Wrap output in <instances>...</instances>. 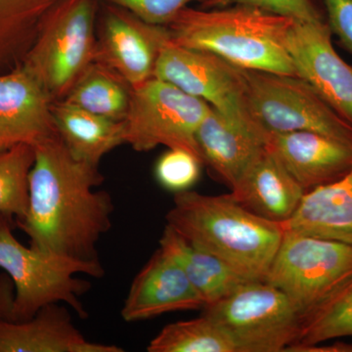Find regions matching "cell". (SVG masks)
<instances>
[{
    "label": "cell",
    "instance_id": "9a60e30c",
    "mask_svg": "<svg viewBox=\"0 0 352 352\" xmlns=\"http://www.w3.org/2000/svg\"><path fill=\"white\" fill-rule=\"evenodd\" d=\"M266 147L305 193L337 182L352 168V146L316 132H268Z\"/></svg>",
    "mask_w": 352,
    "mask_h": 352
},
{
    "label": "cell",
    "instance_id": "6da1fadb",
    "mask_svg": "<svg viewBox=\"0 0 352 352\" xmlns=\"http://www.w3.org/2000/svg\"><path fill=\"white\" fill-rule=\"evenodd\" d=\"M29 208L16 221L30 245L99 261L97 244L110 231L115 206L105 190L99 166L75 159L58 134L34 146Z\"/></svg>",
    "mask_w": 352,
    "mask_h": 352
},
{
    "label": "cell",
    "instance_id": "d4e9b609",
    "mask_svg": "<svg viewBox=\"0 0 352 352\" xmlns=\"http://www.w3.org/2000/svg\"><path fill=\"white\" fill-rule=\"evenodd\" d=\"M351 336L352 278L320 305L303 315L298 340L289 347L315 346Z\"/></svg>",
    "mask_w": 352,
    "mask_h": 352
},
{
    "label": "cell",
    "instance_id": "f546056e",
    "mask_svg": "<svg viewBox=\"0 0 352 352\" xmlns=\"http://www.w3.org/2000/svg\"><path fill=\"white\" fill-rule=\"evenodd\" d=\"M332 34L352 53V0H324Z\"/></svg>",
    "mask_w": 352,
    "mask_h": 352
},
{
    "label": "cell",
    "instance_id": "7c38bea8",
    "mask_svg": "<svg viewBox=\"0 0 352 352\" xmlns=\"http://www.w3.org/2000/svg\"><path fill=\"white\" fill-rule=\"evenodd\" d=\"M287 48L296 76L352 126V66L338 54L326 21H296L287 38Z\"/></svg>",
    "mask_w": 352,
    "mask_h": 352
},
{
    "label": "cell",
    "instance_id": "4316f807",
    "mask_svg": "<svg viewBox=\"0 0 352 352\" xmlns=\"http://www.w3.org/2000/svg\"><path fill=\"white\" fill-rule=\"evenodd\" d=\"M201 164L191 153L168 149L157 160L155 175L164 189L175 194L190 190L198 182Z\"/></svg>",
    "mask_w": 352,
    "mask_h": 352
},
{
    "label": "cell",
    "instance_id": "4dcf8cb0",
    "mask_svg": "<svg viewBox=\"0 0 352 352\" xmlns=\"http://www.w3.org/2000/svg\"><path fill=\"white\" fill-rule=\"evenodd\" d=\"M15 289L11 278L6 272L0 274V320H11Z\"/></svg>",
    "mask_w": 352,
    "mask_h": 352
},
{
    "label": "cell",
    "instance_id": "484cf974",
    "mask_svg": "<svg viewBox=\"0 0 352 352\" xmlns=\"http://www.w3.org/2000/svg\"><path fill=\"white\" fill-rule=\"evenodd\" d=\"M34 162V146L19 144L0 152V217H15L16 222L27 214Z\"/></svg>",
    "mask_w": 352,
    "mask_h": 352
},
{
    "label": "cell",
    "instance_id": "3957f363",
    "mask_svg": "<svg viewBox=\"0 0 352 352\" xmlns=\"http://www.w3.org/2000/svg\"><path fill=\"white\" fill-rule=\"evenodd\" d=\"M294 22L256 7L234 4L185 7L166 27L173 43L214 53L241 69L296 76L287 48Z\"/></svg>",
    "mask_w": 352,
    "mask_h": 352
},
{
    "label": "cell",
    "instance_id": "52a82bcc",
    "mask_svg": "<svg viewBox=\"0 0 352 352\" xmlns=\"http://www.w3.org/2000/svg\"><path fill=\"white\" fill-rule=\"evenodd\" d=\"M352 278V245L285 230L264 281L283 291L302 316Z\"/></svg>",
    "mask_w": 352,
    "mask_h": 352
},
{
    "label": "cell",
    "instance_id": "ac0fdd59",
    "mask_svg": "<svg viewBox=\"0 0 352 352\" xmlns=\"http://www.w3.org/2000/svg\"><path fill=\"white\" fill-rule=\"evenodd\" d=\"M230 194L250 212L282 224L295 214L305 191L265 147Z\"/></svg>",
    "mask_w": 352,
    "mask_h": 352
},
{
    "label": "cell",
    "instance_id": "5bb4252c",
    "mask_svg": "<svg viewBox=\"0 0 352 352\" xmlns=\"http://www.w3.org/2000/svg\"><path fill=\"white\" fill-rule=\"evenodd\" d=\"M205 307L179 264L159 248L134 277L120 315L126 322H138Z\"/></svg>",
    "mask_w": 352,
    "mask_h": 352
},
{
    "label": "cell",
    "instance_id": "8fae6325",
    "mask_svg": "<svg viewBox=\"0 0 352 352\" xmlns=\"http://www.w3.org/2000/svg\"><path fill=\"white\" fill-rule=\"evenodd\" d=\"M97 25L95 61L119 73L132 87L154 78L161 51L170 39L166 25L146 22L109 3H103Z\"/></svg>",
    "mask_w": 352,
    "mask_h": 352
},
{
    "label": "cell",
    "instance_id": "2e32d148",
    "mask_svg": "<svg viewBox=\"0 0 352 352\" xmlns=\"http://www.w3.org/2000/svg\"><path fill=\"white\" fill-rule=\"evenodd\" d=\"M267 134L263 127L236 122L212 107L196 138L204 164L232 189L266 147Z\"/></svg>",
    "mask_w": 352,
    "mask_h": 352
},
{
    "label": "cell",
    "instance_id": "f1b7e54d",
    "mask_svg": "<svg viewBox=\"0 0 352 352\" xmlns=\"http://www.w3.org/2000/svg\"><path fill=\"white\" fill-rule=\"evenodd\" d=\"M126 8L151 24L166 25L176 14L191 2L205 3L208 0H97Z\"/></svg>",
    "mask_w": 352,
    "mask_h": 352
},
{
    "label": "cell",
    "instance_id": "e0dca14e",
    "mask_svg": "<svg viewBox=\"0 0 352 352\" xmlns=\"http://www.w3.org/2000/svg\"><path fill=\"white\" fill-rule=\"evenodd\" d=\"M124 351L115 344L88 340L63 303L45 305L27 321L0 320V352Z\"/></svg>",
    "mask_w": 352,
    "mask_h": 352
},
{
    "label": "cell",
    "instance_id": "44dd1931",
    "mask_svg": "<svg viewBox=\"0 0 352 352\" xmlns=\"http://www.w3.org/2000/svg\"><path fill=\"white\" fill-rule=\"evenodd\" d=\"M159 243L160 249L179 264L189 281L203 296L206 307L248 282L217 256L190 244L166 224Z\"/></svg>",
    "mask_w": 352,
    "mask_h": 352
},
{
    "label": "cell",
    "instance_id": "ffe728a7",
    "mask_svg": "<svg viewBox=\"0 0 352 352\" xmlns=\"http://www.w3.org/2000/svg\"><path fill=\"white\" fill-rule=\"evenodd\" d=\"M52 116L62 142L75 159L99 166L104 156L124 141V122H117L76 107L65 101H54Z\"/></svg>",
    "mask_w": 352,
    "mask_h": 352
},
{
    "label": "cell",
    "instance_id": "7402d4cb",
    "mask_svg": "<svg viewBox=\"0 0 352 352\" xmlns=\"http://www.w3.org/2000/svg\"><path fill=\"white\" fill-rule=\"evenodd\" d=\"M132 90L131 83L119 73L94 61L62 101L107 119L124 122L131 106Z\"/></svg>",
    "mask_w": 352,
    "mask_h": 352
},
{
    "label": "cell",
    "instance_id": "4fadbf2b",
    "mask_svg": "<svg viewBox=\"0 0 352 352\" xmlns=\"http://www.w3.org/2000/svg\"><path fill=\"white\" fill-rule=\"evenodd\" d=\"M54 100L24 65L0 73V152L14 146H36L57 134Z\"/></svg>",
    "mask_w": 352,
    "mask_h": 352
},
{
    "label": "cell",
    "instance_id": "5b68a950",
    "mask_svg": "<svg viewBox=\"0 0 352 352\" xmlns=\"http://www.w3.org/2000/svg\"><path fill=\"white\" fill-rule=\"evenodd\" d=\"M97 0H59L23 60L54 101L64 100L96 58Z\"/></svg>",
    "mask_w": 352,
    "mask_h": 352
},
{
    "label": "cell",
    "instance_id": "1f68e13d",
    "mask_svg": "<svg viewBox=\"0 0 352 352\" xmlns=\"http://www.w3.org/2000/svg\"><path fill=\"white\" fill-rule=\"evenodd\" d=\"M289 352H352V344L338 342L330 346H292L287 349Z\"/></svg>",
    "mask_w": 352,
    "mask_h": 352
},
{
    "label": "cell",
    "instance_id": "277c9868",
    "mask_svg": "<svg viewBox=\"0 0 352 352\" xmlns=\"http://www.w3.org/2000/svg\"><path fill=\"white\" fill-rule=\"evenodd\" d=\"M12 223V219L0 217V270L11 278L15 289L10 321L29 320L51 303H63L80 318H87L80 298L92 285L78 275L103 277L105 270L100 261H82L25 247L13 235Z\"/></svg>",
    "mask_w": 352,
    "mask_h": 352
},
{
    "label": "cell",
    "instance_id": "7a4b0ae2",
    "mask_svg": "<svg viewBox=\"0 0 352 352\" xmlns=\"http://www.w3.org/2000/svg\"><path fill=\"white\" fill-rule=\"evenodd\" d=\"M166 226L248 281H264L283 238L281 223L250 212L231 194L186 190L173 197Z\"/></svg>",
    "mask_w": 352,
    "mask_h": 352
},
{
    "label": "cell",
    "instance_id": "9c48e42d",
    "mask_svg": "<svg viewBox=\"0 0 352 352\" xmlns=\"http://www.w3.org/2000/svg\"><path fill=\"white\" fill-rule=\"evenodd\" d=\"M254 119L268 132L311 131L352 146V126L296 76L245 69Z\"/></svg>",
    "mask_w": 352,
    "mask_h": 352
},
{
    "label": "cell",
    "instance_id": "d6986e66",
    "mask_svg": "<svg viewBox=\"0 0 352 352\" xmlns=\"http://www.w3.org/2000/svg\"><path fill=\"white\" fill-rule=\"evenodd\" d=\"M285 230L352 245V168L344 177L307 192Z\"/></svg>",
    "mask_w": 352,
    "mask_h": 352
},
{
    "label": "cell",
    "instance_id": "83f0119b",
    "mask_svg": "<svg viewBox=\"0 0 352 352\" xmlns=\"http://www.w3.org/2000/svg\"><path fill=\"white\" fill-rule=\"evenodd\" d=\"M244 4L256 7L267 12L277 14L302 22L326 21L314 0H208L201 8H215Z\"/></svg>",
    "mask_w": 352,
    "mask_h": 352
},
{
    "label": "cell",
    "instance_id": "cb8c5ba5",
    "mask_svg": "<svg viewBox=\"0 0 352 352\" xmlns=\"http://www.w3.org/2000/svg\"><path fill=\"white\" fill-rule=\"evenodd\" d=\"M148 352H240L219 324L206 314L170 323L150 342Z\"/></svg>",
    "mask_w": 352,
    "mask_h": 352
},
{
    "label": "cell",
    "instance_id": "ba28073f",
    "mask_svg": "<svg viewBox=\"0 0 352 352\" xmlns=\"http://www.w3.org/2000/svg\"><path fill=\"white\" fill-rule=\"evenodd\" d=\"M210 109L207 102L175 85L150 78L132 90L124 141L138 152H149L159 146L184 150L204 164L196 136Z\"/></svg>",
    "mask_w": 352,
    "mask_h": 352
},
{
    "label": "cell",
    "instance_id": "603a6c76",
    "mask_svg": "<svg viewBox=\"0 0 352 352\" xmlns=\"http://www.w3.org/2000/svg\"><path fill=\"white\" fill-rule=\"evenodd\" d=\"M59 0H0V73L22 63L44 16Z\"/></svg>",
    "mask_w": 352,
    "mask_h": 352
},
{
    "label": "cell",
    "instance_id": "30bf717a",
    "mask_svg": "<svg viewBox=\"0 0 352 352\" xmlns=\"http://www.w3.org/2000/svg\"><path fill=\"white\" fill-rule=\"evenodd\" d=\"M154 78L207 102L229 119L263 127L250 108L243 69L214 53L184 47L170 39L157 59Z\"/></svg>",
    "mask_w": 352,
    "mask_h": 352
},
{
    "label": "cell",
    "instance_id": "8992f818",
    "mask_svg": "<svg viewBox=\"0 0 352 352\" xmlns=\"http://www.w3.org/2000/svg\"><path fill=\"white\" fill-rule=\"evenodd\" d=\"M203 314L235 342L240 352H282L296 342L302 315L277 287L265 281L241 284Z\"/></svg>",
    "mask_w": 352,
    "mask_h": 352
}]
</instances>
